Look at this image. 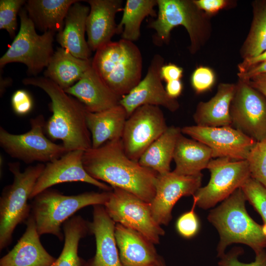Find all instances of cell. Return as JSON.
Wrapping results in <instances>:
<instances>
[{
  "label": "cell",
  "instance_id": "32",
  "mask_svg": "<svg viewBox=\"0 0 266 266\" xmlns=\"http://www.w3.org/2000/svg\"><path fill=\"white\" fill-rule=\"evenodd\" d=\"M243 50L244 59L266 50V0L256 1L254 5L253 20Z\"/></svg>",
  "mask_w": 266,
  "mask_h": 266
},
{
  "label": "cell",
  "instance_id": "39",
  "mask_svg": "<svg viewBox=\"0 0 266 266\" xmlns=\"http://www.w3.org/2000/svg\"><path fill=\"white\" fill-rule=\"evenodd\" d=\"M11 103L17 115L24 116L31 112L33 107V99L30 93L23 89L16 90L12 95Z\"/></svg>",
  "mask_w": 266,
  "mask_h": 266
},
{
  "label": "cell",
  "instance_id": "25",
  "mask_svg": "<svg viewBox=\"0 0 266 266\" xmlns=\"http://www.w3.org/2000/svg\"><path fill=\"white\" fill-rule=\"evenodd\" d=\"M236 84L221 83L216 94L207 101L200 102L193 114L196 125L219 127L231 126L230 106Z\"/></svg>",
  "mask_w": 266,
  "mask_h": 266
},
{
  "label": "cell",
  "instance_id": "18",
  "mask_svg": "<svg viewBox=\"0 0 266 266\" xmlns=\"http://www.w3.org/2000/svg\"><path fill=\"white\" fill-rule=\"evenodd\" d=\"M116 223L102 205L93 206V221L88 222L89 233L95 235V256L82 266H122L116 243Z\"/></svg>",
  "mask_w": 266,
  "mask_h": 266
},
{
  "label": "cell",
  "instance_id": "31",
  "mask_svg": "<svg viewBox=\"0 0 266 266\" xmlns=\"http://www.w3.org/2000/svg\"><path fill=\"white\" fill-rule=\"evenodd\" d=\"M65 242L63 250L51 266H82L84 260L78 254L80 239L89 233L88 222L73 216L63 225Z\"/></svg>",
  "mask_w": 266,
  "mask_h": 266
},
{
  "label": "cell",
  "instance_id": "13",
  "mask_svg": "<svg viewBox=\"0 0 266 266\" xmlns=\"http://www.w3.org/2000/svg\"><path fill=\"white\" fill-rule=\"evenodd\" d=\"M231 126L261 141L266 137V98L239 79L230 106Z\"/></svg>",
  "mask_w": 266,
  "mask_h": 266
},
{
  "label": "cell",
  "instance_id": "15",
  "mask_svg": "<svg viewBox=\"0 0 266 266\" xmlns=\"http://www.w3.org/2000/svg\"><path fill=\"white\" fill-rule=\"evenodd\" d=\"M202 174L180 175L173 171L158 174L155 197L150 203L152 214L160 225H167L172 208L180 198L193 196L200 187Z\"/></svg>",
  "mask_w": 266,
  "mask_h": 266
},
{
  "label": "cell",
  "instance_id": "28",
  "mask_svg": "<svg viewBox=\"0 0 266 266\" xmlns=\"http://www.w3.org/2000/svg\"><path fill=\"white\" fill-rule=\"evenodd\" d=\"M92 59L76 58L62 47L54 52L44 72L50 79L65 90L74 85L92 66Z\"/></svg>",
  "mask_w": 266,
  "mask_h": 266
},
{
  "label": "cell",
  "instance_id": "47",
  "mask_svg": "<svg viewBox=\"0 0 266 266\" xmlns=\"http://www.w3.org/2000/svg\"><path fill=\"white\" fill-rule=\"evenodd\" d=\"M158 266H166L165 261L162 257L159 260Z\"/></svg>",
  "mask_w": 266,
  "mask_h": 266
},
{
  "label": "cell",
  "instance_id": "26",
  "mask_svg": "<svg viewBox=\"0 0 266 266\" xmlns=\"http://www.w3.org/2000/svg\"><path fill=\"white\" fill-rule=\"evenodd\" d=\"M77 0H29L25 8L35 28L43 33H58L64 27L65 20L70 6Z\"/></svg>",
  "mask_w": 266,
  "mask_h": 266
},
{
  "label": "cell",
  "instance_id": "11",
  "mask_svg": "<svg viewBox=\"0 0 266 266\" xmlns=\"http://www.w3.org/2000/svg\"><path fill=\"white\" fill-rule=\"evenodd\" d=\"M116 223L134 230L153 244H159L165 232L153 217L150 204L127 191L113 188L103 205Z\"/></svg>",
  "mask_w": 266,
  "mask_h": 266
},
{
  "label": "cell",
  "instance_id": "23",
  "mask_svg": "<svg viewBox=\"0 0 266 266\" xmlns=\"http://www.w3.org/2000/svg\"><path fill=\"white\" fill-rule=\"evenodd\" d=\"M80 0L69 8L63 29L57 33L56 39L61 47L74 57L84 60L91 59V50L85 39L86 20L90 7Z\"/></svg>",
  "mask_w": 266,
  "mask_h": 266
},
{
  "label": "cell",
  "instance_id": "46",
  "mask_svg": "<svg viewBox=\"0 0 266 266\" xmlns=\"http://www.w3.org/2000/svg\"><path fill=\"white\" fill-rule=\"evenodd\" d=\"M11 81L10 79L8 80H4L3 79H0V96L4 92V90L9 85L10 82Z\"/></svg>",
  "mask_w": 266,
  "mask_h": 266
},
{
  "label": "cell",
  "instance_id": "7",
  "mask_svg": "<svg viewBox=\"0 0 266 266\" xmlns=\"http://www.w3.org/2000/svg\"><path fill=\"white\" fill-rule=\"evenodd\" d=\"M19 15L20 27L18 34L0 59V66L11 63H21L28 68V74L36 76L47 67L54 53L53 43L55 33L47 31L38 34L35 27L25 8Z\"/></svg>",
  "mask_w": 266,
  "mask_h": 266
},
{
  "label": "cell",
  "instance_id": "6",
  "mask_svg": "<svg viewBox=\"0 0 266 266\" xmlns=\"http://www.w3.org/2000/svg\"><path fill=\"white\" fill-rule=\"evenodd\" d=\"M8 167L13 181L3 189L0 198V251L11 243L16 227L30 216L31 205L28 200L45 165L30 166L22 172L19 162L9 163Z\"/></svg>",
  "mask_w": 266,
  "mask_h": 266
},
{
  "label": "cell",
  "instance_id": "19",
  "mask_svg": "<svg viewBox=\"0 0 266 266\" xmlns=\"http://www.w3.org/2000/svg\"><path fill=\"white\" fill-rule=\"evenodd\" d=\"M90 11L86 20L87 43L91 51H97L110 42L116 34L115 16L123 10L121 0H87Z\"/></svg>",
  "mask_w": 266,
  "mask_h": 266
},
{
  "label": "cell",
  "instance_id": "1",
  "mask_svg": "<svg viewBox=\"0 0 266 266\" xmlns=\"http://www.w3.org/2000/svg\"><path fill=\"white\" fill-rule=\"evenodd\" d=\"M82 161L91 176L112 188L127 191L149 203L155 197L159 174L130 159L125 153L121 139L84 151Z\"/></svg>",
  "mask_w": 266,
  "mask_h": 266
},
{
  "label": "cell",
  "instance_id": "2",
  "mask_svg": "<svg viewBox=\"0 0 266 266\" xmlns=\"http://www.w3.org/2000/svg\"><path fill=\"white\" fill-rule=\"evenodd\" d=\"M22 83L40 88L50 98L52 115L45 122L44 131L52 140H61L68 152L92 148L86 109L82 103L45 77L25 78Z\"/></svg>",
  "mask_w": 266,
  "mask_h": 266
},
{
  "label": "cell",
  "instance_id": "12",
  "mask_svg": "<svg viewBox=\"0 0 266 266\" xmlns=\"http://www.w3.org/2000/svg\"><path fill=\"white\" fill-rule=\"evenodd\" d=\"M159 106L144 105L136 108L126 120L121 138L126 155L138 162L146 149L167 129Z\"/></svg>",
  "mask_w": 266,
  "mask_h": 266
},
{
  "label": "cell",
  "instance_id": "44",
  "mask_svg": "<svg viewBox=\"0 0 266 266\" xmlns=\"http://www.w3.org/2000/svg\"><path fill=\"white\" fill-rule=\"evenodd\" d=\"M246 82L266 98V74L259 75Z\"/></svg>",
  "mask_w": 266,
  "mask_h": 266
},
{
  "label": "cell",
  "instance_id": "35",
  "mask_svg": "<svg viewBox=\"0 0 266 266\" xmlns=\"http://www.w3.org/2000/svg\"><path fill=\"white\" fill-rule=\"evenodd\" d=\"M25 2L24 0H0V29L6 30L11 38L16 36L17 16Z\"/></svg>",
  "mask_w": 266,
  "mask_h": 266
},
{
  "label": "cell",
  "instance_id": "8",
  "mask_svg": "<svg viewBox=\"0 0 266 266\" xmlns=\"http://www.w3.org/2000/svg\"><path fill=\"white\" fill-rule=\"evenodd\" d=\"M44 116L39 115L30 120L31 130L20 134H12L0 127V145L10 156L27 164L50 162L68 151L45 136Z\"/></svg>",
  "mask_w": 266,
  "mask_h": 266
},
{
  "label": "cell",
  "instance_id": "37",
  "mask_svg": "<svg viewBox=\"0 0 266 266\" xmlns=\"http://www.w3.org/2000/svg\"><path fill=\"white\" fill-rule=\"evenodd\" d=\"M243 250L236 247L225 254L218 262L219 266H266V252L263 250L256 254L255 261L250 263H243L238 260Z\"/></svg>",
  "mask_w": 266,
  "mask_h": 266
},
{
  "label": "cell",
  "instance_id": "3",
  "mask_svg": "<svg viewBox=\"0 0 266 266\" xmlns=\"http://www.w3.org/2000/svg\"><path fill=\"white\" fill-rule=\"evenodd\" d=\"M246 198L241 188L236 190L216 208L207 219L217 230L220 240L217 257L221 258L227 247L240 243L250 247L255 254L266 247V228L254 221L248 214Z\"/></svg>",
  "mask_w": 266,
  "mask_h": 266
},
{
  "label": "cell",
  "instance_id": "24",
  "mask_svg": "<svg viewBox=\"0 0 266 266\" xmlns=\"http://www.w3.org/2000/svg\"><path fill=\"white\" fill-rule=\"evenodd\" d=\"M86 119L92 148H97L107 141L122 138L128 116L125 108L119 104L98 112L86 110Z\"/></svg>",
  "mask_w": 266,
  "mask_h": 266
},
{
  "label": "cell",
  "instance_id": "30",
  "mask_svg": "<svg viewBox=\"0 0 266 266\" xmlns=\"http://www.w3.org/2000/svg\"><path fill=\"white\" fill-rule=\"evenodd\" d=\"M157 0H127L123 15L117 25L116 34L122 38L134 42L140 35V27L146 17H157L154 8Z\"/></svg>",
  "mask_w": 266,
  "mask_h": 266
},
{
  "label": "cell",
  "instance_id": "22",
  "mask_svg": "<svg viewBox=\"0 0 266 266\" xmlns=\"http://www.w3.org/2000/svg\"><path fill=\"white\" fill-rule=\"evenodd\" d=\"M115 235L122 266H158L161 256L142 234L116 223Z\"/></svg>",
  "mask_w": 266,
  "mask_h": 266
},
{
  "label": "cell",
  "instance_id": "40",
  "mask_svg": "<svg viewBox=\"0 0 266 266\" xmlns=\"http://www.w3.org/2000/svg\"><path fill=\"white\" fill-rule=\"evenodd\" d=\"M193 1L200 10L204 11L208 14H215L225 8L228 4V1L225 0H195Z\"/></svg>",
  "mask_w": 266,
  "mask_h": 266
},
{
  "label": "cell",
  "instance_id": "5",
  "mask_svg": "<svg viewBox=\"0 0 266 266\" xmlns=\"http://www.w3.org/2000/svg\"><path fill=\"white\" fill-rule=\"evenodd\" d=\"M111 191L90 192L76 195H64L57 190L46 189L37 195L31 203L39 235L51 234L60 240L64 237L61 226L78 210L89 205L104 204Z\"/></svg>",
  "mask_w": 266,
  "mask_h": 266
},
{
  "label": "cell",
  "instance_id": "27",
  "mask_svg": "<svg viewBox=\"0 0 266 266\" xmlns=\"http://www.w3.org/2000/svg\"><path fill=\"white\" fill-rule=\"evenodd\" d=\"M212 158L211 149L205 144L194 139L179 136L175 147L173 160L175 167L173 171L180 175H193L207 168Z\"/></svg>",
  "mask_w": 266,
  "mask_h": 266
},
{
  "label": "cell",
  "instance_id": "14",
  "mask_svg": "<svg viewBox=\"0 0 266 266\" xmlns=\"http://www.w3.org/2000/svg\"><path fill=\"white\" fill-rule=\"evenodd\" d=\"M182 134L200 141L211 150L212 158L246 160L256 141L231 126L219 127L197 125L181 128Z\"/></svg>",
  "mask_w": 266,
  "mask_h": 266
},
{
  "label": "cell",
  "instance_id": "17",
  "mask_svg": "<svg viewBox=\"0 0 266 266\" xmlns=\"http://www.w3.org/2000/svg\"><path fill=\"white\" fill-rule=\"evenodd\" d=\"M83 150H76L65 153L59 159L45 165L30 196L33 199L52 186L64 182H82L95 186L104 191H111L110 185L91 176L83 164Z\"/></svg>",
  "mask_w": 266,
  "mask_h": 266
},
{
  "label": "cell",
  "instance_id": "4",
  "mask_svg": "<svg viewBox=\"0 0 266 266\" xmlns=\"http://www.w3.org/2000/svg\"><path fill=\"white\" fill-rule=\"evenodd\" d=\"M92 66L117 95H127L141 80L142 58L133 42L121 38L97 50Z\"/></svg>",
  "mask_w": 266,
  "mask_h": 266
},
{
  "label": "cell",
  "instance_id": "41",
  "mask_svg": "<svg viewBox=\"0 0 266 266\" xmlns=\"http://www.w3.org/2000/svg\"><path fill=\"white\" fill-rule=\"evenodd\" d=\"M182 68L173 64L164 65L161 70L162 80L166 82L180 80L183 75Z\"/></svg>",
  "mask_w": 266,
  "mask_h": 266
},
{
  "label": "cell",
  "instance_id": "20",
  "mask_svg": "<svg viewBox=\"0 0 266 266\" xmlns=\"http://www.w3.org/2000/svg\"><path fill=\"white\" fill-rule=\"evenodd\" d=\"M64 91L91 112H100L119 105L122 99L104 82L92 66L79 80Z\"/></svg>",
  "mask_w": 266,
  "mask_h": 266
},
{
  "label": "cell",
  "instance_id": "10",
  "mask_svg": "<svg viewBox=\"0 0 266 266\" xmlns=\"http://www.w3.org/2000/svg\"><path fill=\"white\" fill-rule=\"evenodd\" d=\"M207 168L210 172L209 182L193 196L196 205L204 209L224 201L251 177L246 160L215 158L210 161Z\"/></svg>",
  "mask_w": 266,
  "mask_h": 266
},
{
  "label": "cell",
  "instance_id": "43",
  "mask_svg": "<svg viewBox=\"0 0 266 266\" xmlns=\"http://www.w3.org/2000/svg\"><path fill=\"white\" fill-rule=\"evenodd\" d=\"M261 74H266V61L251 67L245 72H238L237 74L239 79L245 81Z\"/></svg>",
  "mask_w": 266,
  "mask_h": 266
},
{
  "label": "cell",
  "instance_id": "38",
  "mask_svg": "<svg viewBox=\"0 0 266 266\" xmlns=\"http://www.w3.org/2000/svg\"><path fill=\"white\" fill-rule=\"evenodd\" d=\"M215 75L209 67L200 66L193 72L191 82L193 88L197 93L205 92L213 86Z\"/></svg>",
  "mask_w": 266,
  "mask_h": 266
},
{
  "label": "cell",
  "instance_id": "42",
  "mask_svg": "<svg viewBox=\"0 0 266 266\" xmlns=\"http://www.w3.org/2000/svg\"><path fill=\"white\" fill-rule=\"evenodd\" d=\"M266 61V50L256 57L245 58L238 66L239 72H245L251 67Z\"/></svg>",
  "mask_w": 266,
  "mask_h": 266
},
{
  "label": "cell",
  "instance_id": "16",
  "mask_svg": "<svg viewBox=\"0 0 266 266\" xmlns=\"http://www.w3.org/2000/svg\"><path fill=\"white\" fill-rule=\"evenodd\" d=\"M164 59L159 54L154 55L144 78L120 101L125 109L128 118L138 107L144 105L162 106L171 112L179 107L175 99L170 98L162 84L161 75Z\"/></svg>",
  "mask_w": 266,
  "mask_h": 266
},
{
  "label": "cell",
  "instance_id": "9",
  "mask_svg": "<svg viewBox=\"0 0 266 266\" xmlns=\"http://www.w3.org/2000/svg\"><path fill=\"white\" fill-rule=\"evenodd\" d=\"M157 18L148 27L155 31L153 41L156 44L168 41L170 32L175 27L183 26L191 40L190 51H197L203 35V19L193 0H157Z\"/></svg>",
  "mask_w": 266,
  "mask_h": 266
},
{
  "label": "cell",
  "instance_id": "29",
  "mask_svg": "<svg viewBox=\"0 0 266 266\" xmlns=\"http://www.w3.org/2000/svg\"><path fill=\"white\" fill-rule=\"evenodd\" d=\"M181 133V128L174 126L168 127L143 152L138 163L159 174L170 172V163L173 159L176 143Z\"/></svg>",
  "mask_w": 266,
  "mask_h": 266
},
{
  "label": "cell",
  "instance_id": "34",
  "mask_svg": "<svg viewBox=\"0 0 266 266\" xmlns=\"http://www.w3.org/2000/svg\"><path fill=\"white\" fill-rule=\"evenodd\" d=\"M240 188L247 200L261 216L266 228V188L251 177Z\"/></svg>",
  "mask_w": 266,
  "mask_h": 266
},
{
  "label": "cell",
  "instance_id": "45",
  "mask_svg": "<svg viewBox=\"0 0 266 266\" xmlns=\"http://www.w3.org/2000/svg\"><path fill=\"white\" fill-rule=\"evenodd\" d=\"M165 89L170 98L176 99L182 93L183 89L182 82L180 80H177L166 82Z\"/></svg>",
  "mask_w": 266,
  "mask_h": 266
},
{
  "label": "cell",
  "instance_id": "21",
  "mask_svg": "<svg viewBox=\"0 0 266 266\" xmlns=\"http://www.w3.org/2000/svg\"><path fill=\"white\" fill-rule=\"evenodd\" d=\"M26 230L13 248L0 260V266H51L56 259L44 248L30 214Z\"/></svg>",
  "mask_w": 266,
  "mask_h": 266
},
{
  "label": "cell",
  "instance_id": "36",
  "mask_svg": "<svg viewBox=\"0 0 266 266\" xmlns=\"http://www.w3.org/2000/svg\"><path fill=\"white\" fill-rule=\"evenodd\" d=\"M196 201L193 200V206L190 210L182 214L177 219L176 228L182 236L190 238L194 236L200 228L199 219L195 212Z\"/></svg>",
  "mask_w": 266,
  "mask_h": 266
},
{
  "label": "cell",
  "instance_id": "33",
  "mask_svg": "<svg viewBox=\"0 0 266 266\" xmlns=\"http://www.w3.org/2000/svg\"><path fill=\"white\" fill-rule=\"evenodd\" d=\"M246 160L251 177L266 188V137L256 142L252 148Z\"/></svg>",
  "mask_w": 266,
  "mask_h": 266
}]
</instances>
